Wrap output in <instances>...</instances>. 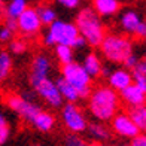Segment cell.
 Segmentation results:
<instances>
[{"label": "cell", "mask_w": 146, "mask_h": 146, "mask_svg": "<svg viewBox=\"0 0 146 146\" xmlns=\"http://www.w3.org/2000/svg\"><path fill=\"white\" fill-rule=\"evenodd\" d=\"M87 100L90 115L98 122H109L121 109L119 94L109 85H98L92 88Z\"/></svg>", "instance_id": "6da1fadb"}, {"label": "cell", "mask_w": 146, "mask_h": 146, "mask_svg": "<svg viewBox=\"0 0 146 146\" xmlns=\"http://www.w3.org/2000/svg\"><path fill=\"white\" fill-rule=\"evenodd\" d=\"M75 24L79 30V35L87 40L88 46L98 48L103 37L106 36V25L102 17L97 15L92 8H84L78 12Z\"/></svg>", "instance_id": "7a4b0ae2"}, {"label": "cell", "mask_w": 146, "mask_h": 146, "mask_svg": "<svg viewBox=\"0 0 146 146\" xmlns=\"http://www.w3.org/2000/svg\"><path fill=\"white\" fill-rule=\"evenodd\" d=\"M102 55L106 61L122 64L131 52H134V43L128 35L124 33H106L102 43L98 45Z\"/></svg>", "instance_id": "3957f363"}, {"label": "cell", "mask_w": 146, "mask_h": 146, "mask_svg": "<svg viewBox=\"0 0 146 146\" xmlns=\"http://www.w3.org/2000/svg\"><path fill=\"white\" fill-rule=\"evenodd\" d=\"M79 36V30L75 23L70 21H61L55 19L51 25H48V30L45 31L42 42L45 46H55V45H69L75 42V39Z\"/></svg>", "instance_id": "277c9868"}, {"label": "cell", "mask_w": 146, "mask_h": 146, "mask_svg": "<svg viewBox=\"0 0 146 146\" xmlns=\"http://www.w3.org/2000/svg\"><path fill=\"white\" fill-rule=\"evenodd\" d=\"M35 91L24 92V94H9L5 102L12 112H15L24 122L30 125L31 121L36 118V115L43 109L40 104L35 102Z\"/></svg>", "instance_id": "5b68a950"}, {"label": "cell", "mask_w": 146, "mask_h": 146, "mask_svg": "<svg viewBox=\"0 0 146 146\" xmlns=\"http://www.w3.org/2000/svg\"><path fill=\"white\" fill-rule=\"evenodd\" d=\"M60 75H61L70 85H73V87L76 88L81 100H87L91 90H92V79L88 73L85 72V69L82 67L81 63L72 61L69 64L61 66Z\"/></svg>", "instance_id": "8992f818"}, {"label": "cell", "mask_w": 146, "mask_h": 146, "mask_svg": "<svg viewBox=\"0 0 146 146\" xmlns=\"http://www.w3.org/2000/svg\"><path fill=\"white\" fill-rule=\"evenodd\" d=\"M60 109H61V121L66 130L69 133H73V134L85 133L88 125V119L78 103H66Z\"/></svg>", "instance_id": "52a82bcc"}, {"label": "cell", "mask_w": 146, "mask_h": 146, "mask_svg": "<svg viewBox=\"0 0 146 146\" xmlns=\"http://www.w3.org/2000/svg\"><path fill=\"white\" fill-rule=\"evenodd\" d=\"M30 85H31L33 91H35V94L40 97L49 108L60 109L64 104V100H63L61 94H60L54 78H51V76L49 78H43V79H40V81L33 82Z\"/></svg>", "instance_id": "ba28073f"}, {"label": "cell", "mask_w": 146, "mask_h": 146, "mask_svg": "<svg viewBox=\"0 0 146 146\" xmlns=\"http://www.w3.org/2000/svg\"><path fill=\"white\" fill-rule=\"evenodd\" d=\"M17 27L18 31L24 37H35L42 31V23L37 17L36 8H29L25 9L21 15L17 18Z\"/></svg>", "instance_id": "9c48e42d"}, {"label": "cell", "mask_w": 146, "mask_h": 146, "mask_svg": "<svg viewBox=\"0 0 146 146\" xmlns=\"http://www.w3.org/2000/svg\"><path fill=\"white\" fill-rule=\"evenodd\" d=\"M109 122H110L112 131H113L116 136L128 139V140H131L133 137H136L139 133H140L139 128L136 127V124L133 122V119L130 118V115L125 113V112H118Z\"/></svg>", "instance_id": "30bf717a"}, {"label": "cell", "mask_w": 146, "mask_h": 146, "mask_svg": "<svg viewBox=\"0 0 146 146\" xmlns=\"http://www.w3.org/2000/svg\"><path fill=\"white\" fill-rule=\"evenodd\" d=\"M52 73V60L48 54L39 52L33 57L30 66V84L37 82L43 78H49Z\"/></svg>", "instance_id": "8fae6325"}, {"label": "cell", "mask_w": 146, "mask_h": 146, "mask_svg": "<svg viewBox=\"0 0 146 146\" xmlns=\"http://www.w3.org/2000/svg\"><path fill=\"white\" fill-rule=\"evenodd\" d=\"M121 102L125 103L128 108H134V106H140L146 103V92L137 87L136 84H130L128 87H125L118 92Z\"/></svg>", "instance_id": "7c38bea8"}, {"label": "cell", "mask_w": 146, "mask_h": 146, "mask_svg": "<svg viewBox=\"0 0 146 146\" xmlns=\"http://www.w3.org/2000/svg\"><path fill=\"white\" fill-rule=\"evenodd\" d=\"M106 79H108V85L112 90H115L116 92H119L121 90H124L125 87H128L130 84H133L131 72L128 69H125L124 66H122V67L115 69V70H110L109 76Z\"/></svg>", "instance_id": "4fadbf2b"}, {"label": "cell", "mask_w": 146, "mask_h": 146, "mask_svg": "<svg viewBox=\"0 0 146 146\" xmlns=\"http://www.w3.org/2000/svg\"><path fill=\"white\" fill-rule=\"evenodd\" d=\"M55 124H57V116L52 113V112L48 110H40L39 113L36 115V118L31 121V127L40 131V133H49L51 130L55 128Z\"/></svg>", "instance_id": "5bb4252c"}, {"label": "cell", "mask_w": 146, "mask_h": 146, "mask_svg": "<svg viewBox=\"0 0 146 146\" xmlns=\"http://www.w3.org/2000/svg\"><path fill=\"white\" fill-rule=\"evenodd\" d=\"M92 9L102 18H110L121 11L119 0H92Z\"/></svg>", "instance_id": "9a60e30c"}, {"label": "cell", "mask_w": 146, "mask_h": 146, "mask_svg": "<svg viewBox=\"0 0 146 146\" xmlns=\"http://www.w3.org/2000/svg\"><path fill=\"white\" fill-rule=\"evenodd\" d=\"M85 131H87V134H88L90 139H92L94 142H100V143L109 142L110 137H112L110 128L104 122H98V121L88 122L87 130H85Z\"/></svg>", "instance_id": "2e32d148"}, {"label": "cell", "mask_w": 146, "mask_h": 146, "mask_svg": "<svg viewBox=\"0 0 146 146\" xmlns=\"http://www.w3.org/2000/svg\"><path fill=\"white\" fill-rule=\"evenodd\" d=\"M140 21H142V17L137 11L127 9L119 17V27L124 31V35H133Z\"/></svg>", "instance_id": "e0dca14e"}, {"label": "cell", "mask_w": 146, "mask_h": 146, "mask_svg": "<svg viewBox=\"0 0 146 146\" xmlns=\"http://www.w3.org/2000/svg\"><path fill=\"white\" fill-rule=\"evenodd\" d=\"M81 64H82V67L85 69V72L91 76L92 81L100 76L102 69H103V61H102V58L98 57L96 52H90V54H87L84 57V61Z\"/></svg>", "instance_id": "ac0fdd59"}, {"label": "cell", "mask_w": 146, "mask_h": 146, "mask_svg": "<svg viewBox=\"0 0 146 146\" xmlns=\"http://www.w3.org/2000/svg\"><path fill=\"white\" fill-rule=\"evenodd\" d=\"M55 84H57L60 94H61L63 100L66 103H79L81 102V97H79V92L76 91V88L73 85H70L63 76H58L55 79Z\"/></svg>", "instance_id": "d6986e66"}, {"label": "cell", "mask_w": 146, "mask_h": 146, "mask_svg": "<svg viewBox=\"0 0 146 146\" xmlns=\"http://www.w3.org/2000/svg\"><path fill=\"white\" fill-rule=\"evenodd\" d=\"M127 113L133 119V122L136 124L139 131L146 134V103L140 106H134V108H128Z\"/></svg>", "instance_id": "ffe728a7"}, {"label": "cell", "mask_w": 146, "mask_h": 146, "mask_svg": "<svg viewBox=\"0 0 146 146\" xmlns=\"http://www.w3.org/2000/svg\"><path fill=\"white\" fill-rule=\"evenodd\" d=\"M36 12H37V17L40 19L42 25H45V27H48V25H51L55 19H58L57 11L52 8L51 5H46V3L39 5L36 8Z\"/></svg>", "instance_id": "44dd1931"}, {"label": "cell", "mask_w": 146, "mask_h": 146, "mask_svg": "<svg viewBox=\"0 0 146 146\" xmlns=\"http://www.w3.org/2000/svg\"><path fill=\"white\" fill-rule=\"evenodd\" d=\"M130 72L133 78V84H136L137 87H140L146 92V61L140 60Z\"/></svg>", "instance_id": "7402d4cb"}, {"label": "cell", "mask_w": 146, "mask_h": 146, "mask_svg": "<svg viewBox=\"0 0 146 146\" xmlns=\"http://www.w3.org/2000/svg\"><path fill=\"white\" fill-rule=\"evenodd\" d=\"M14 69V60L8 51H0V84H3L11 76Z\"/></svg>", "instance_id": "603a6c76"}, {"label": "cell", "mask_w": 146, "mask_h": 146, "mask_svg": "<svg viewBox=\"0 0 146 146\" xmlns=\"http://www.w3.org/2000/svg\"><path fill=\"white\" fill-rule=\"evenodd\" d=\"M54 52H55V58L58 60V63L61 66L75 61V51L69 45H55Z\"/></svg>", "instance_id": "cb8c5ba5"}, {"label": "cell", "mask_w": 146, "mask_h": 146, "mask_svg": "<svg viewBox=\"0 0 146 146\" xmlns=\"http://www.w3.org/2000/svg\"><path fill=\"white\" fill-rule=\"evenodd\" d=\"M27 8H29V0H11L6 5V17L17 19Z\"/></svg>", "instance_id": "d4e9b609"}, {"label": "cell", "mask_w": 146, "mask_h": 146, "mask_svg": "<svg viewBox=\"0 0 146 146\" xmlns=\"http://www.w3.org/2000/svg\"><path fill=\"white\" fill-rule=\"evenodd\" d=\"M8 48L11 55H24L29 51V43L25 39H12L8 43Z\"/></svg>", "instance_id": "484cf974"}, {"label": "cell", "mask_w": 146, "mask_h": 146, "mask_svg": "<svg viewBox=\"0 0 146 146\" xmlns=\"http://www.w3.org/2000/svg\"><path fill=\"white\" fill-rule=\"evenodd\" d=\"M11 137V125L3 112H0V146H3Z\"/></svg>", "instance_id": "4316f807"}, {"label": "cell", "mask_w": 146, "mask_h": 146, "mask_svg": "<svg viewBox=\"0 0 146 146\" xmlns=\"http://www.w3.org/2000/svg\"><path fill=\"white\" fill-rule=\"evenodd\" d=\"M64 146H90V143L79 134L70 133V134H67L64 139Z\"/></svg>", "instance_id": "83f0119b"}, {"label": "cell", "mask_w": 146, "mask_h": 146, "mask_svg": "<svg viewBox=\"0 0 146 146\" xmlns=\"http://www.w3.org/2000/svg\"><path fill=\"white\" fill-rule=\"evenodd\" d=\"M140 57H139L137 54H136V52H131V54L127 57V58H125L124 60V63H122V66H124V67L125 69H128V70H131L133 67H134V66L139 63V61H140Z\"/></svg>", "instance_id": "f1b7e54d"}, {"label": "cell", "mask_w": 146, "mask_h": 146, "mask_svg": "<svg viewBox=\"0 0 146 146\" xmlns=\"http://www.w3.org/2000/svg\"><path fill=\"white\" fill-rule=\"evenodd\" d=\"M14 35H15L14 31L3 25V27L0 29V42H2V43H9L12 39H14Z\"/></svg>", "instance_id": "f546056e"}, {"label": "cell", "mask_w": 146, "mask_h": 146, "mask_svg": "<svg viewBox=\"0 0 146 146\" xmlns=\"http://www.w3.org/2000/svg\"><path fill=\"white\" fill-rule=\"evenodd\" d=\"M54 2L66 9H78L81 5V0H54Z\"/></svg>", "instance_id": "4dcf8cb0"}, {"label": "cell", "mask_w": 146, "mask_h": 146, "mask_svg": "<svg viewBox=\"0 0 146 146\" xmlns=\"http://www.w3.org/2000/svg\"><path fill=\"white\" fill-rule=\"evenodd\" d=\"M133 36H136L137 39H140V40H145L146 39V21H142L139 23V25L136 27L134 33H133Z\"/></svg>", "instance_id": "1f68e13d"}, {"label": "cell", "mask_w": 146, "mask_h": 146, "mask_svg": "<svg viewBox=\"0 0 146 146\" xmlns=\"http://www.w3.org/2000/svg\"><path fill=\"white\" fill-rule=\"evenodd\" d=\"M130 146H146V134L139 133L136 137H133L130 140Z\"/></svg>", "instance_id": "d6a6232c"}, {"label": "cell", "mask_w": 146, "mask_h": 146, "mask_svg": "<svg viewBox=\"0 0 146 146\" xmlns=\"http://www.w3.org/2000/svg\"><path fill=\"white\" fill-rule=\"evenodd\" d=\"M85 46H88V43H87V40L79 35L76 39H75V42L72 43V48H73V51H81V49H84Z\"/></svg>", "instance_id": "836d02e7"}, {"label": "cell", "mask_w": 146, "mask_h": 146, "mask_svg": "<svg viewBox=\"0 0 146 146\" xmlns=\"http://www.w3.org/2000/svg\"><path fill=\"white\" fill-rule=\"evenodd\" d=\"M5 27H8L9 30H12L14 33H17V31H18L17 19H14V18H8V17H6V18H5Z\"/></svg>", "instance_id": "e575fe53"}, {"label": "cell", "mask_w": 146, "mask_h": 146, "mask_svg": "<svg viewBox=\"0 0 146 146\" xmlns=\"http://www.w3.org/2000/svg\"><path fill=\"white\" fill-rule=\"evenodd\" d=\"M6 18V5L3 0H0V19Z\"/></svg>", "instance_id": "d590c367"}, {"label": "cell", "mask_w": 146, "mask_h": 146, "mask_svg": "<svg viewBox=\"0 0 146 146\" xmlns=\"http://www.w3.org/2000/svg\"><path fill=\"white\" fill-rule=\"evenodd\" d=\"M90 146H106V145L100 143V142H92V143H90Z\"/></svg>", "instance_id": "8d00e7d4"}, {"label": "cell", "mask_w": 146, "mask_h": 146, "mask_svg": "<svg viewBox=\"0 0 146 146\" xmlns=\"http://www.w3.org/2000/svg\"><path fill=\"white\" fill-rule=\"evenodd\" d=\"M142 60H145V61H146V51L143 52V58H142Z\"/></svg>", "instance_id": "74e56055"}, {"label": "cell", "mask_w": 146, "mask_h": 146, "mask_svg": "<svg viewBox=\"0 0 146 146\" xmlns=\"http://www.w3.org/2000/svg\"><path fill=\"white\" fill-rule=\"evenodd\" d=\"M31 146H42V145H39V143H36V145H31Z\"/></svg>", "instance_id": "f35d334b"}, {"label": "cell", "mask_w": 146, "mask_h": 146, "mask_svg": "<svg viewBox=\"0 0 146 146\" xmlns=\"http://www.w3.org/2000/svg\"><path fill=\"white\" fill-rule=\"evenodd\" d=\"M118 146H130V145H118Z\"/></svg>", "instance_id": "ab89813d"}, {"label": "cell", "mask_w": 146, "mask_h": 146, "mask_svg": "<svg viewBox=\"0 0 146 146\" xmlns=\"http://www.w3.org/2000/svg\"><path fill=\"white\" fill-rule=\"evenodd\" d=\"M116 146H118V145H116Z\"/></svg>", "instance_id": "60d3db41"}]
</instances>
